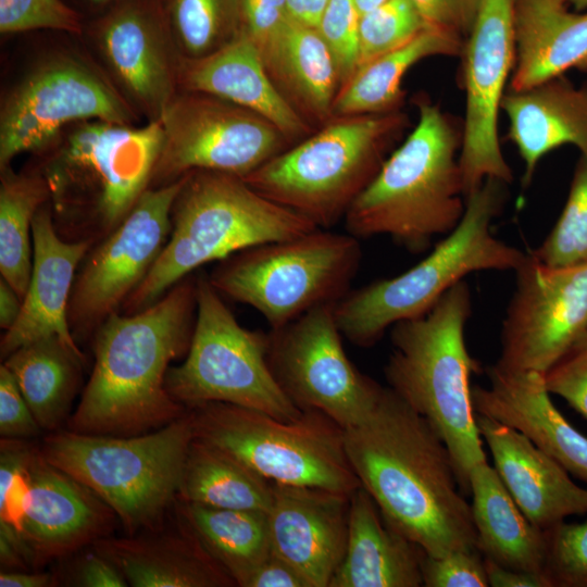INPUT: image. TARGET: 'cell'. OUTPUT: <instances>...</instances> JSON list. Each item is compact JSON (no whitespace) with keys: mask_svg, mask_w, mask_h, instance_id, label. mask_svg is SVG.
<instances>
[{"mask_svg":"<svg viewBox=\"0 0 587 587\" xmlns=\"http://www.w3.org/2000/svg\"><path fill=\"white\" fill-rule=\"evenodd\" d=\"M344 444L361 486L394 529L430 557L478 550L448 447L392 389L385 387L371 413L344 429Z\"/></svg>","mask_w":587,"mask_h":587,"instance_id":"1","label":"cell"},{"mask_svg":"<svg viewBox=\"0 0 587 587\" xmlns=\"http://www.w3.org/2000/svg\"><path fill=\"white\" fill-rule=\"evenodd\" d=\"M197 313V276L188 275L143 310L111 314L95 333V363L68 430L139 435L187 408L166 390L170 363L187 353Z\"/></svg>","mask_w":587,"mask_h":587,"instance_id":"2","label":"cell"},{"mask_svg":"<svg viewBox=\"0 0 587 587\" xmlns=\"http://www.w3.org/2000/svg\"><path fill=\"white\" fill-rule=\"evenodd\" d=\"M419 117L407 138L388 155L371 184L348 210L352 236H389L413 253L446 236L465 211L460 153L463 118L444 111L427 95L413 99Z\"/></svg>","mask_w":587,"mask_h":587,"instance_id":"3","label":"cell"},{"mask_svg":"<svg viewBox=\"0 0 587 587\" xmlns=\"http://www.w3.org/2000/svg\"><path fill=\"white\" fill-rule=\"evenodd\" d=\"M0 89V170L33 153L73 123H145L91 57L79 35L35 30L17 35Z\"/></svg>","mask_w":587,"mask_h":587,"instance_id":"4","label":"cell"},{"mask_svg":"<svg viewBox=\"0 0 587 587\" xmlns=\"http://www.w3.org/2000/svg\"><path fill=\"white\" fill-rule=\"evenodd\" d=\"M471 312V290L462 280L425 314L390 327L392 351L384 367L388 387L445 441L465 496L471 469L486 461L470 386L480 364L471 357L464 338Z\"/></svg>","mask_w":587,"mask_h":587,"instance_id":"5","label":"cell"},{"mask_svg":"<svg viewBox=\"0 0 587 587\" xmlns=\"http://www.w3.org/2000/svg\"><path fill=\"white\" fill-rule=\"evenodd\" d=\"M162 143L159 122L89 120L65 126L32 154L58 230L108 236L150 187Z\"/></svg>","mask_w":587,"mask_h":587,"instance_id":"6","label":"cell"},{"mask_svg":"<svg viewBox=\"0 0 587 587\" xmlns=\"http://www.w3.org/2000/svg\"><path fill=\"white\" fill-rule=\"evenodd\" d=\"M316 228L239 176L213 171L188 173L173 203L167 241L122 308L127 313L143 310L203 264Z\"/></svg>","mask_w":587,"mask_h":587,"instance_id":"7","label":"cell"},{"mask_svg":"<svg viewBox=\"0 0 587 587\" xmlns=\"http://www.w3.org/2000/svg\"><path fill=\"white\" fill-rule=\"evenodd\" d=\"M507 186L496 178L485 179L466 196L457 227L422 261L395 277L351 289L337 301L334 313L342 337L359 347H372L396 323L429 311L469 274L515 271L527 253L491 232L503 208Z\"/></svg>","mask_w":587,"mask_h":587,"instance_id":"8","label":"cell"},{"mask_svg":"<svg viewBox=\"0 0 587 587\" xmlns=\"http://www.w3.org/2000/svg\"><path fill=\"white\" fill-rule=\"evenodd\" d=\"M409 126L403 110L334 116L242 179L317 228L330 229L344 221Z\"/></svg>","mask_w":587,"mask_h":587,"instance_id":"9","label":"cell"},{"mask_svg":"<svg viewBox=\"0 0 587 587\" xmlns=\"http://www.w3.org/2000/svg\"><path fill=\"white\" fill-rule=\"evenodd\" d=\"M192 439L187 408L173 422L139 435L57 433L45 438L39 452L105 502L133 536L162 522L178 495Z\"/></svg>","mask_w":587,"mask_h":587,"instance_id":"10","label":"cell"},{"mask_svg":"<svg viewBox=\"0 0 587 587\" xmlns=\"http://www.w3.org/2000/svg\"><path fill=\"white\" fill-rule=\"evenodd\" d=\"M361 261L359 238L316 228L238 251L208 277L222 296L252 307L274 329L339 301L351 290Z\"/></svg>","mask_w":587,"mask_h":587,"instance_id":"11","label":"cell"},{"mask_svg":"<svg viewBox=\"0 0 587 587\" xmlns=\"http://www.w3.org/2000/svg\"><path fill=\"white\" fill-rule=\"evenodd\" d=\"M188 409L193 438L270 482L348 495L361 486L345 450L344 428L319 410H303L297 420L283 421L226 402Z\"/></svg>","mask_w":587,"mask_h":587,"instance_id":"12","label":"cell"},{"mask_svg":"<svg viewBox=\"0 0 587 587\" xmlns=\"http://www.w3.org/2000/svg\"><path fill=\"white\" fill-rule=\"evenodd\" d=\"M268 334L242 327L207 275H197V313L186 359L168 369L165 387L186 408L226 402L283 421L302 410L282 390L267 363Z\"/></svg>","mask_w":587,"mask_h":587,"instance_id":"13","label":"cell"},{"mask_svg":"<svg viewBox=\"0 0 587 587\" xmlns=\"http://www.w3.org/2000/svg\"><path fill=\"white\" fill-rule=\"evenodd\" d=\"M162 143L150 187L195 171L245 177L292 145L270 121L218 97L174 95L160 121Z\"/></svg>","mask_w":587,"mask_h":587,"instance_id":"14","label":"cell"},{"mask_svg":"<svg viewBox=\"0 0 587 587\" xmlns=\"http://www.w3.org/2000/svg\"><path fill=\"white\" fill-rule=\"evenodd\" d=\"M334 307L319 305L271 329L266 358L277 384L297 408L319 410L346 429L371 413L385 387L348 359Z\"/></svg>","mask_w":587,"mask_h":587,"instance_id":"15","label":"cell"},{"mask_svg":"<svg viewBox=\"0 0 587 587\" xmlns=\"http://www.w3.org/2000/svg\"><path fill=\"white\" fill-rule=\"evenodd\" d=\"M80 39L143 122H159L178 91L180 55L160 0H120L84 21Z\"/></svg>","mask_w":587,"mask_h":587,"instance_id":"16","label":"cell"},{"mask_svg":"<svg viewBox=\"0 0 587 587\" xmlns=\"http://www.w3.org/2000/svg\"><path fill=\"white\" fill-rule=\"evenodd\" d=\"M515 2L480 0L460 55L465 95L460 165L465 197L487 178L508 185L514 178L500 146L498 120L516 60Z\"/></svg>","mask_w":587,"mask_h":587,"instance_id":"17","label":"cell"},{"mask_svg":"<svg viewBox=\"0 0 587 587\" xmlns=\"http://www.w3.org/2000/svg\"><path fill=\"white\" fill-rule=\"evenodd\" d=\"M514 272L495 364L545 375L587 330V263L550 266L529 252Z\"/></svg>","mask_w":587,"mask_h":587,"instance_id":"18","label":"cell"},{"mask_svg":"<svg viewBox=\"0 0 587 587\" xmlns=\"http://www.w3.org/2000/svg\"><path fill=\"white\" fill-rule=\"evenodd\" d=\"M185 177L149 187L123 222L84 259L68 304L76 341L96 333L148 274L170 236L173 203Z\"/></svg>","mask_w":587,"mask_h":587,"instance_id":"19","label":"cell"},{"mask_svg":"<svg viewBox=\"0 0 587 587\" xmlns=\"http://www.w3.org/2000/svg\"><path fill=\"white\" fill-rule=\"evenodd\" d=\"M273 483L266 513L272 551L292 565L310 587H329L348 540L350 495Z\"/></svg>","mask_w":587,"mask_h":587,"instance_id":"20","label":"cell"},{"mask_svg":"<svg viewBox=\"0 0 587 587\" xmlns=\"http://www.w3.org/2000/svg\"><path fill=\"white\" fill-rule=\"evenodd\" d=\"M92 242L89 238L65 239L55 226L50 201L37 211L33 220L30 279L21 315L1 338L2 360L24 345L50 336L83 353L71 330L68 304L76 271Z\"/></svg>","mask_w":587,"mask_h":587,"instance_id":"21","label":"cell"},{"mask_svg":"<svg viewBox=\"0 0 587 587\" xmlns=\"http://www.w3.org/2000/svg\"><path fill=\"white\" fill-rule=\"evenodd\" d=\"M29 475L32 498L22 537L34 563L65 555L110 533L113 510L39 451L34 452Z\"/></svg>","mask_w":587,"mask_h":587,"instance_id":"22","label":"cell"},{"mask_svg":"<svg viewBox=\"0 0 587 587\" xmlns=\"http://www.w3.org/2000/svg\"><path fill=\"white\" fill-rule=\"evenodd\" d=\"M488 386L471 388L475 413L522 433L571 475L587 483V437L553 404L545 376L533 371L486 370Z\"/></svg>","mask_w":587,"mask_h":587,"instance_id":"23","label":"cell"},{"mask_svg":"<svg viewBox=\"0 0 587 587\" xmlns=\"http://www.w3.org/2000/svg\"><path fill=\"white\" fill-rule=\"evenodd\" d=\"M475 414L497 473L530 523L547 530L587 513V488L575 484L561 464L513 427Z\"/></svg>","mask_w":587,"mask_h":587,"instance_id":"24","label":"cell"},{"mask_svg":"<svg viewBox=\"0 0 587 587\" xmlns=\"http://www.w3.org/2000/svg\"><path fill=\"white\" fill-rule=\"evenodd\" d=\"M178 89L209 93L253 111L274 124L292 146L316 130L283 98L259 49L241 33L209 55L182 58Z\"/></svg>","mask_w":587,"mask_h":587,"instance_id":"25","label":"cell"},{"mask_svg":"<svg viewBox=\"0 0 587 587\" xmlns=\"http://www.w3.org/2000/svg\"><path fill=\"white\" fill-rule=\"evenodd\" d=\"M508 138L524 162L528 186L541 159L562 146L587 151V80L575 86L563 76L525 91L503 96Z\"/></svg>","mask_w":587,"mask_h":587,"instance_id":"26","label":"cell"},{"mask_svg":"<svg viewBox=\"0 0 587 587\" xmlns=\"http://www.w3.org/2000/svg\"><path fill=\"white\" fill-rule=\"evenodd\" d=\"M567 0H516V60L510 91H525L570 70L587 72V12Z\"/></svg>","mask_w":587,"mask_h":587,"instance_id":"27","label":"cell"},{"mask_svg":"<svg viewBox=\"0 0 587 587\" xmlns=\"http://www.w3.org/2000/svg\"><path fill=\"white\" fill-rule=\"evenodd\" d=\"M424 555L386 522L360 486L350 495L346 553L329 587H420Z\"/></svg>","mask_w":587,"mask_h":587,"instance_id":"28","label":"cell"},{"mask_svg":"<svg viewBox=\"0 0 587 587\" xmlns=\"http://www.w3.org/2000/svg\"><path fill=\"white\" fill-rule=\"evenodd\" d=\"M259 51L275 87L307 123L317 129L333 117L340 80L316 27L289 17Z\"/></svg>","mask_w":587,"mask_h":587,"instance_id":"29","label":"cell"},{"mask_svg":"<svg viewBox=\"0 0 587 587\" xmlns=\"http://www.w3.org/2000/svg\"><path fill=\"white\" fill-rule=\"evenodd\" d=\"M140 538H101L96 551L134 587H216L234 579L189 532Z\"/></svg>","mask_w":587,"mask_h":587,"instance_id":"30","label":"cell"},{"mask_svg":"<svg viewBox=\"0 0 587 587\" xmlns=\"http://www.w3.org/2000/svg\"><path fill=\"white\" fill-rule=\"evenodd\" d=\"M470 495L477 548L483 557L503 567L545 573V530L524 515L487 460L471 469Z\"/></svg>","mask_w":587,"mask_h":587,"instance_id":"31","label":"cell"},{"mask_svg":"<svg viewBox=\"0 0 587 587\" xmlns=\"http://www.w3.org/2000/svg\"><path fill=\"white\" fill-rule=\"evenodd\" d=\"M463 46L464 39L427 26L403 47L359 66L339 89L333 117L401 111L407 95L402 80L408 71L427 58H460Z\"/></svg>","mask_w":587,"mask_h":587,"instance_id":"32","label":"cell"},{"mask_svg":"<svg viewBox=\"0 0 587 587\" xmlns=\"http://www.w3.org/2000/svg\"><path fill=\"white\" fill-rule=\"evenodd\" d=\"M85 355L59 337L40 338L4 359L41 429L55 430L67 419Z\"/></svg>","mask_w":587,"mask_h":587,"instance_id":"33","label":"cell"},{"mask_svg":"<svg viewBox=\"0 0 587 587\" xmlns=\"http://www.w3.org/2000/svg\"><path fill=\"white\" fill-rule=\"evenodd\" d=\"M177 498L213 508L267 513L273 483L224 451L193 438Z\"/></svg>","mask_w":587,"mask_h":587,"instance_id":"34","label":"cell"},{"mask_svg":"<svg viewBox=\"0 0 587 587\" xmlns=\"http://www.w3.org/2000/svg\"><path fill=\"white\" fill-rule=\"evenodd\" d=\"M180 513L189 532L241 587L272 551L264 512L183 502Z\"/></svg>","mask_w":587,"mask_h":587,"instance_id":"35","label":"cell"},{"mask_svg":"<svg viewBox=\"0 0 587 587\" xmlns=\"http://www.w3.org/2000/svg\"><path fill=\"white\" fill-rule=\"evenodd\" d=\"M49 200L48 184L32 164L0 170V272L22 300L33 267V220Z\"/></svg>","mask_w":587,"mask_h":587,"instance_id":"36","label":"cell"},{"mask_svg":"<svg viewBox=\"0 0 587 587\" xmlns=\"http://www.w3.org/2000/svg\"><path fill=\"white\" fill-rule=\"evenodd\" d=\"M183 59L209 55L240 32L239 0H160Z\"/></svg>","mask_w":587,"mask_h":587,"instance_id":"37","label":"cell"},{"mask_svg":"<svg viewBox=\"0 0 587 587\" xmlns=\"http://www.w3.org/2000/svg\"><path fill=\"white\" fill-rule=\"evenodd\" d=\"M530 253L550 266L587 263V151L580 152L577 160L569 196L558 221Z\"/></svg>","mask_w":587,"mask_h":587,"instance_id":"38","label":"cell"},{"mask_svg":"<svg viewBox=\"0 0 587 587\" xmlns=\"http://www.w3.org/2000/svg\"><path fill=\"white\" fill-rule=\"evenodd\" d=\"M427 26L411 0H388L361 15L358 67L403 47Z\"/></svg>","mask_w":587,"mask_h":587,"instance_id":"39","label":"cell"},{"mask_svg":"<svg viewBox=\"0 0 587 587\" xmlns=\"http://www.w3.org/2000/svg\"><path fill=\"white\" fill-rule=\"evenodd\" d=\"M0 452V526L22 537L32 498L29 464L35 451L21 439L4 438Z\"/></svg>","mask_w":587,"mask_h":587,"instance_id":"40","label":"cell"},{"mask_svg":"<svg viewBox=\"0 0 587 587\" xmlns=\"http://www.w3.org/2000/svg\"><path fill=\"white\" fill-rule=\"evenodd\" d=\"M545 574L552 587H587V519L545 530Z\"/></svg>","mask_w":587,"mask_h":587,"instance_id":"41","label":"cell"},{"mask_svg":"<svg viewBox=\"0 0 587 587\" xmlns=\"http://www.w3.org/2000/svg\"><path fill=\"white\" fill-rule=\"evenodd\" d=\"M83 17L64 0H0V34L4 37L35 30L82 33Z\"/></svg>","mask_w":587,"mask_h":587,"instance_id":"42","label":"cell"},{"mask_svg":"<svg viewBox=\"0 0 587 587\" xmlns=\"http://www.w3.org/2000/svg\"><path fill=\"white\" fill-rule=\"evenodd\" d=\"M359 23L353 0H329L316 26L335 61L340 88L358 68Z\"/></svg>","mask_w":587,"mask_h":587,"instance_id":"43","label":"cell"},{"mask_svg":"<svg viewBox=\"0 0 587 587\" xmlns=\"http://www.w3.org/2000/svg\"><path fill=\"white\" fill-rule=\"evenodd\" d=\"M423 586L487 587L484 557L479 550L452 551L442 557L425 553L422 561Z\"/></svg>","mask_w":587,"mask_h":587,"instance_id":"44","label":"cell"},{"mask_svg":"<svg viewBox=\"0 0 587 587\" xmlns=\"http://www.w3.org/2000/svg\"><path fill=\"white\" fill-rule=\"evenodd\" d=\"M544 376L550 395L563 398L587 420V342L576 345Z\"/></svg>","mask_w":587,"mask_h":587,"instance_id":"45","label":"cell"},{"mask_svg":"<svg viewBox=\"0 0 587 587\" xmlns=\"http://www.w3.org/2000/svg\"><path fill=\"white\" fill-rule=\"evenodd\" d=\"M33 415L10 370L0 366V435L2 438L26 439L40 434Z\"/></svg>","mask_w":587,"mask_h":587,"instance_id":"46","label":"cell"},{"mask_svg":"<svg viewBox=\"0 0 587 587\" xmlns=\"http://www.w3.org/2000/svg\"><path fill=\"white\" fill-rule=\"evenodd\" d=\"M426 24L465 40L470 34L480 0H411Z\"/></svg>","mask_w":587,"mask_h":587,"instance_id":"47","label":"cell"},{"mask_svg":"<svg viewBox=\"0 0 587 587\" xmlns=\"http://www.w3.org/2000/svg\"><path fill=\"white\" fill-rule=\"evenodd\" d=\"M289 18L287 0H239L240 32L259 49Z\"/></svg>","mask_w":587,"mask_h":587,"instance_id":"48","label":"cell"},{"mask_svg":"<svg viewBox=\"0 0 587 587\" xmlns=\"http://www.w3.org/2000/svg\"><path fill=\"white\" fill-rule=\"evenodd\" d=\"M242 587H310V585L292 565L271 551L248 576Z\"/></svg>","mask_w":587,"mask_h":587,"instance_id":"49","label":"cell"},{"mask_svg":"<svg viewBox=\"0 0 587 587\" xmlns=\"http://www.w3.org/2000/svg\"><path fill=\"white\" fill-rule=\"evenodd\" d=\"M77 583L84 587H125L128 585L122 572L98 551L85 558L77 574Z\"/></svg>","mask_w":587,"mask_h":587,"instance_id":"50","label":"cell"},{"mask_svg":"<svg viewBox=\"0 0 587 587\" xmlns=\"http://www.w3.org/2000/svg\"><path fill=\"white\" fill-rule=\"evenodd\" d=\"M488 584L491 587H552L545 573L503 567L485 559Z\"/></svg>","mask_w":587,"mask_h":587,"instance_id":"51","label":"cell"},{"mask_svg":"<svg viewBox=\"0 0 587 587\" xmlns=\"http://www.w3.org/2000/svg\"><path fill=\"white\" fill-rule=\"evenodd\" d=\"M23 300L17 292L1 277L0 278V327L9 330L18 320Z\"/></svg>","mask_w":587,"mask_h":587,"instance_id":"52","label":"cell"},{"mask_svg":"<svg viewBox=\"0 0 587 587\" xmlns=\"http://www.w3.org/2000/svg\"><path fill=\"white\" fill-rule=\"evenodd\" d=\"M329 0H287L288 15L296 22L316 27Z\"/></svg>","mask_w":587,"mask_h":587,"instance_id":"53","label":"cell"},{"mask_svg":"<svg viewBox=\"0 0 587 587\" xmlns=\"http://www.w3.org/2000/svg\"><path fill=\"white\" fill-rule=\"evenodd\" d=\"M54 578L48 573L1 572V587H49Z\"/></svg>","mask_w":587,"mask_h":587,"instance_id":"54","label":"cell"},{"mask_svg":"<svg viewBox=\"0 0 587 587\" xmlns=\"http://www.w3.org/2000/svg\"><path fill=\"white\" fill-rule=\"evenodd\" d=\"M117 1L120 0H64L84 21L103 13Z\"/></svg>","mask_w":587,"mask_h":587,"instance_id":"55","label":"cell"},{"mask_svg":"<svg viewBox=\"0 0 587 587\" xmlns=\"http://www.w3.org/2000/svg\"><path fill=\"white\" fill-rule=\"evenodd\" d=\"M357 7V10L361 15L376 9L377 7L384 4L388 0H353Z\"/></svg>","mask_w":587,"mask_h":587,"instance_id":"56","label":"cell"},{"mask_svg":"<svg viewBox=\"0 0 587 587\" xmlns=\"http://www.w3.org/2000/svg\"><path fill=\"white\" fill-rule=\"evenodd\" d=\"M576 11H583L587 9V0H567Z\"/></svg>","mask_w":587,"mask_h":587,"instance_id":"57","label":"cell"},{"mask_svg":"<svg viewBox=\"0 0 587 587\" xmlns=\"http://www.w3.org/2000/svg\"><path fill=\"white\" fill-rule=\"evenodd\" d=\"M585 342H587V330H586V333L584 334V336L578 340V342H577L576 345L585 344ZM576 345H575V346H576ZM575 346H574V347H575Z\"/></svg>","mask_w":587,"mask_h":587,"instance_id":"58","label":"cell"}]
</instances>
